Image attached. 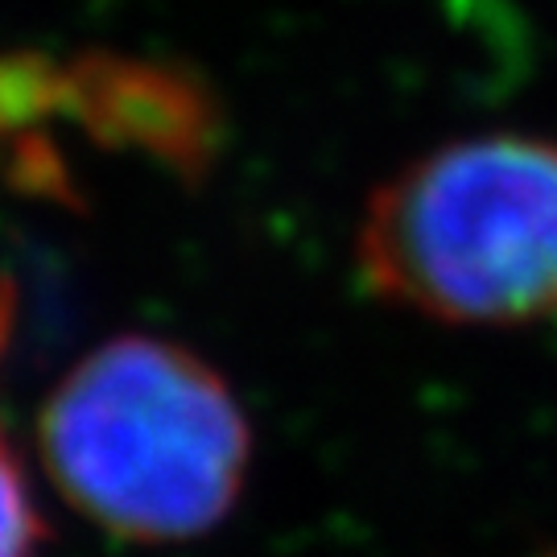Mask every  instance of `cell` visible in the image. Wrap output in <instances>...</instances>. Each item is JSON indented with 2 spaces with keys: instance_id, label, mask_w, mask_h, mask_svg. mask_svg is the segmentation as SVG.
<instances>
[{
  "instance_id": "cell-5",
  "label": "cell",
  "mask_w": 557,
  "mask_h": 557,
  "mask_svg": "<svg viewBox=\"0 0 557 557\" xmlns=\"http://www.w3.org/2000/svg\"><path fill=\"white\" fill-rule=\"evenodd\" d=\"M9 310H13V294H9V285L0 281V338L9 331Z\"/></svg>"
},
{
  "instance_id": "cell-1",
  "label": "cell",
  "mask_w": 557,
  "mask_h": 557,
  "mask_svg": "<svg viewBox=\"0 0 557 557\" xmlns=\"http://www.w3.org/2000/svg\"><path fill=\"white\" fill-rule=\"evenodd\" d=\"M41 455L54 487L103 533L174 545L236 508L252 430L227 380L190 347L120 335L50 393Z\"/></svg>"
},
{
  "instance_id": "cell-3",
  "label": "cell",
  "mask_w": 557,
  "mask_h": 557,
  "mask_svg": "<svg viewBox=\"0 0 557 557\" xmlns=\"http://www.w3.org/2000/svg\"><path fill=\"white\" fill-rule=\"evenodd\" d=\"M66 116H75L108 149H133L199 178L215 161L223 140V116L211 87L170 62L87 54L62 71Z\"/></svg>"
},
{
  "instance_id": "cell-2",
  "label": "cell",
  "mask_w": 557,
  "mask_h": 557,
  "mask_svg": "<svg viewBox=\"0 0 557 557\" xmlns=\"http://www.w3.org/2000/svg\"><path fill=\"white\" fill-rule=\"evenodd\" d=\"M356 264L430 322L557 319V140L492 133L409 161L368 199Z\"/></svg>"
},
{
  "instance_id": "cell-4",
  "label": "cell",
  "mask_w": 557,
  "mask_h": 557,
  "mask_svg": "<svg viewBox=\"0 0 557 557\" xmlns=\"http://www.w3.org/2000/svg\"><path fill=\"white\" fill-rule=\"evenodd\" d=\"M41 517L9 442L0 438V557H38Z\"/></svg>"
}]
</instances>
